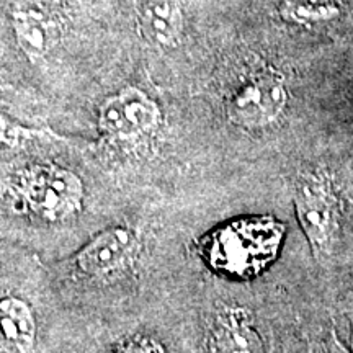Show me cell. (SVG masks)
<instances>
[{
    "label": "cell",
    "mask_w": 353,
    "mask_h": 353,
    "mask_svg": "<svg viewBox=\"0 0 353 353\" xmlns=\"http://www.w3.org/2000/svg\"><path fill=\"white\" fill-rule=\"evenodd\" d=\"M113 353H165V350L156 339L145 337V335H134V337L125 339L118 343Z\"/></svg>",
    "instance_id": "cell-12"
},
{
    "label": "cell",
    "mask_w": 353,
    "mask_h": 353,
    "mask_svg": "<svg viewBox=\"0 0 353 353\" xmlns=\"http://www.w3.org/2000/svg\"><path fill=\"white\" fill-rule=\"evenodd\" d=\"M141 239L128 228L114 226L97 234L74 255V265L83 275L112 278L126 272L138 260Z\"/></svg>",
    "instance_id": "cell-6"
},
{
    "label": "cell",
    "mask_w": 353,
    "mask_h": 353,
    "mask_svg": "<svg viewBox=\"0 0 353 353\" xmlns=\"http://www.w3.org/2000/svg\"><path fill=\"white\" fill-rule=\"evenodd\" d=\"M294 208L312 254L324 259L330 252L339 226V210L334 193L321 180L309 179L294 193Z\"/></svg>",
    "instance_id": "cell-5"
},
{
    "label": "cell",
    "mask_w": 353,
    "mask_h": 353,
    "mask_svg": "<svg viewBox=\"0 0 353 353\" xmlns=\"http://www.w3.org/2000/svg\"><path fill=\"white\" fill-rule=\"evenodd\" d=\"M281 237V229L275 224H242L214 234L210 244L201 249L214 270L249 278L275 259Z\"/></svg>",
    "instance_id": "cell-1"
},
{
    "label": "cell",
    "mask_w": 353,
    "mask_h": 353,
    "mask_svg": "<svg viewBox=\"0 0 353 353\" xmlns=\"http://www.w3.org/2000/svg\"><path fill=\"white\" fill-rule=\"evenodd\" d=\"M352 352H353V329H352Z\"/></svg>",
    "instance_id": "cell-13"
},
{
    "label": "cell",
    "mask_w": 353,
    "mask_h": 353,
    "mask_svg": "<svg viewBox=\"0 0 353 353\" xmlns=\"http://www.w3.org/2000/svg\"><path fill=\"white\" fill-rule=\"evenodd\" d=\"M211 353H263L254 317L245 307H224L214 317L210 335Z\"/></svg>",
    "instance_id": "cell-8"
},
{
    "label": "cell",
    "mask_w": 353,
    "mask_h": 353,
    "mask_svg": "<svg viewBox=\"0 0 353 353\" xmlns=\"http://www.w3.org/2000/svg\"><path fill=\"white\" fill-rule=\"evenodd\" d=\"M288 90L283 77L268 72L250 79L229 97L226 113L236 126L257 130L278 120L286 107Z\"/></svg>",
    "instance_id": "cell-4"
},
{
    "label": "cell",
    "mask_w": 353,
    "mask_h": 353,
    "mask_svg": "<svg viewBox=\"0 0 353 353\" xmlns=\"http://www.w3.org/2000/svg\"><path fill=\"white\" fill-rule=\"evenodd\" d=\"M161 125V110L145 92L126 87L108 97L99 108V128L113 141H134L154 132Z\"/></svg>",
    "instance_id": "cell-3"
},
{
    "label": "cell",
    "mask_w": 353,
    "mask_h": 353,
    "mask_svg": "<svg viewBox=\"0 0 353 353\" xmlns=\"http://www.w3.org/2000/svg\"><path fill=\"white\" fill-rule=\"evenodd\" d=\"M0 327L3 345L10 352L30 353L37 342V317L25 299L3 296L0 301Z\"/></svg>",
    "instance_id": "cell-10"
},
{
    "label": "cell",
    "mask_w": 353,
    "mask_h": 353,
    "mask_svg": "<svg viewBox=\"0 0 353 353\" xmlns=\"http://www.w3.org/2000/svg\"><path fill=\"white\" fill-rule=\"evenodd\" d=\"M337 15L339 8L335 6H312V3H303L298 0H286L280 7L281 19L298 25L319 23Z\"/></svg>",
    "instance_id": "cell-11"
},
{
    "label": "cell",
    "mask_w": 353,
    "mask_h": 353,
    "mask_svg": "<svg viewBox=\"0 0 353 353\" xmlns=\"http://www.w3.org/2000/svg\"><path fill=\"white\" fill-rule=\"evenodd\" d=\"M15 193L25 210L50 223L70 219L83 206L82 180L56 165H33L21 172Z\"/></svg>",
    "instance_id": "cell-2"
},
{
    "label": "cell",
    "mask_w": 353,
    "mask_h": 353,
    "mask_svg": "<svg viewBox=\"0 0 353 353\" xmlns=\"http://www.w3.org/2000/svg\"><path fill=\"white\" fill-rule=\"evenodd\" d=\"M139 32L145 39L164 48H175L183 32V13L179 0H134Z\"/></svg>",
    "instance_id": "cell-9"
},
{
    "label": "cell",
    "mask_w": 353,
    "mask_h": 353,
    "mask_svg": "<svg viewBox=\"0 0 353 353\" xmlns=\"http://www.w3.org/2000/svg\"><path fill=\"white\" fill-rule=\"evenodd\" d=\"M17 43L30 61L41 59L61 39V23L43 0H17L12 13Z\"/></svg>",
    "instance_id": "cell-7"
}]
</instances>
